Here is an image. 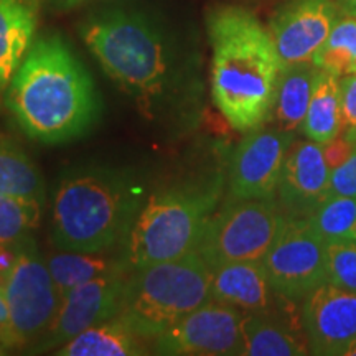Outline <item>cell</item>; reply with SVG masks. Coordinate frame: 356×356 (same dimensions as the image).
Returning <instances> with one entry per match:
<instances>
[{
    "label": "cell",
    "instance_id": "1",
    "mask_svg": "<svg viewBox=\"0 0 356 356\" xmlns=\"http://www.w3.org/2000/svg\"><path fill=\"white\" fill-rule=\"evenodd\" d=\"M79 35L144 118L168 121L195 113L200 83L193 60L154 17L113 8L84 20Z\"/></svg>",
    "mask_w": 356,
    "mask_h": 356
},
{
    "label": "cell",
    "instance_id": "2",
    "mask_svg": "<svg viewBox=\"0 0 356 356\" xmlns=\"http://www.w3.org/2000/svg\"><path fill=\"white\" fill-rule=\"evenodd\" d=\"M7 104L26 136L51 145L78 139L101 113L92 78L58 35L32 44L13 74Z\"/></svg>",
    "mask_w": 356,
    "mask_h": 356
},
{
    "label": "cell",
    "instance_id": "3",
    "mask_svg": "<svg viewBox=\"0 0 356 356\" xmlns=\"http://www.w3.org/2000/svg\"><path fill=\"white\" fill-rule=\"evenodd\" d=\"M211 43V97L239 132L266 126L273 111L282 63L269 30L241 7L208 13Z\"/></svg>",
    "mask_w": 356,
    "mask_h": 356
},
{
    "label": "cell",
    "instance_id": "4",
    "mask_svg": "<svg viewBox=\"0 0 356 356\" xmlns=\"http://www.w3.org/2000/svg\"><path fill=\"white\" fill-rule=\"evenodd\" d=\"M144 203V186L127 170L74 168L53 195V239L63 251L106 252L124 243Z\"/></svg>",
    "mask_w": 356,
    "mask_h": 356
},
{
    "label": "cell",
    "instance_id": "5",
    "mask_svg": "<svg viewBox=\"0 0 356 356\" xmlns=\"http://www.w3.org/2000/svg\"><path fill=\"white\" fill-rule=\"evenodd\" d=\"M225 181V173L213 172L150 195L121 244L127 273L197 251Z\"/></svg>",
    "mask_w": 356,
    "mask_h": 356
},
{
    "label": "cell",
    "instance_id": "6",
    "mask_svg": "<svg viewBox=\"0 0 356 356\" xmlns=\"http://www.w3.org/2000/svg\"><path fill=\"white\" fill-rule=\"evenodd\" d=\"M211 300V267L197 251L129 273L115 318L144 340Z\"/></svg>",
    "mask_w": 356,
    "mask_h": 356
},
{
    "label": "cell",
    "instance_id": "7",
    "mask_svg": "<svg viewBox=\"0 0 356 356\" xmlns=\"http://www.w3.org/2000/svg\"><path fill=\"white\" fill-rule=\"evenodd\" d=\"M284 221L277 200L228 197L211 215L197 252L211 269L234 261H262Z\"/></svg>",
    "mask_w": 356,
    "mask_h": 356
},
{
    "label": "cell",
    "instance_id": "8",
    "mask_svg": "<svg viewBox=\"0 0 356 356\" xmlns=\"http://www.w3.org/2000/svg\"><path fill=\"white\" fill-rule=\"evenodd\" d=\"M3 293L20 348L42 340L56 317L61 297L32 238L20 243L19 259Z\"/></svg>",
    "mask_w": 356,
    "mask_h": 356
},
{
    "label": "cell",
    "instance_id": "9",
    "mask_svg": "<svg viewBox=\"0 0 356 356\" xmlns=\"http://www.w3.org/2000/svg\"><path fill=\"white\" fill-rule=\"evenodd\" d=\"M262 264L274 292L289 300L305 299L307 293L327 282L325 241L309 218L286 216Z\"/></svg>",
    "mask_w": 356,
    "mask_h": 356
},
{
    "label": "cell",
    "instance_id": "10",
    "mask_svg": "<svg viewBox=\"0 0 356 356\" xmlns=\"http://www.w3.org/2000/svg\"><path fill=\"white\" fill-rule=\"evenodd\" d=\"M244 314L210 300L155 337L154 353L167 356H236L244 353Z\"/></svg>",
    "mask_w": 356,
    "mask_h": 356
},
{
    "label": "cell",
    "instance_id": "11",
    "mask_svg": "<svg viewBox=\"0 0 356 356\" xmlns=\"http://www.w3.org/2000/svg\"><path fill=\"white\" fill-rule=\"evenodd\" d=\"M293 136L277 127L249 131L234 149L228 172V197L275 200L280 173Z\"/></svg>",
    "mask_w": 356,
    "mask_h": 356
},
{
    "label": "cell",
    "instance_id": "12",
    "mask_svg": "<svg viewBox=\"0 0 356 356\" xmlns=\"http://www.w3.org/2000/svg\"><path fill=\"white\" fill-rule=\"evenodd\" d=\"M127 277V270H114L71 289L61 297L51 327L35 348H58L92 325L118 317L122 309Z\"/></svg>",
    "mask_w": 356,
    "mask_h": 356
},
{
    "label": "cell",
    "instance_id": "13",
    "mask_svg": "<svg viewBox=\"0 0 356 356\" xmlns=\"http://www.w3.org/2000/svg\"><path fill=\"white\" fill-rule=\"evenodd\" d=\"M338 19L333 0H287L269 22V33L284 66L312 63Z\"/></svg>",
    "mask_w": 356,
    "mask_h": 356
},
{
    "label": "cell",
    "instance_id": "14",
    "mask_svg": "<svg viewBox=\"0 0 356 356\" xmlns=\"http://www.w3.org/2000/svg\"><path fill=\"white\" fill-rule=\"evenodd\" d=\"M302 322L312 355L345 356L356 341V291L320 284L304 299Z\"/></svg>",
    "mask_w": 356,
    "mask_h": 356
},
{
    "label": "cell",
    "instance_id": "15",
    "mask_svg": "<svg viewBox=\"0 0 356 356\" xmlns=\"http://www.w3.org/2000/svg\"><path fill=\"white\" fill-rule=\"evenodd\" d=\"M332 170L322 145L314 140L292 142L277 188V204L289 218H309L330 197Z\"/></svg>",
    "mask_w": 356,
    "mask_h": 356
},
{
    "label": "cell",
    "instance_id": "16",
    "mask_svg": "<svg viewBox=\"0 0 356 356\" xmlns=\"http://www.w3.org/2000/svg\"><path fill=\"white\" fill-rule=\"evenodd\" d=\"M274 293L262 261H234L211 269V300L256 314L267 312Z\"/></svg>",
    "mask_w": 356,
    "mask_h": 356
},
{
    "label": "cell",
    "instance_id": "17",
    "mask_svg": "<svg viewBox=\"0 0 356 356\" xmlns=\"http://www.w3.org/2000/svg\"><path fill=\"white\" fill-rule=\"evenodd\" d=\"M38 24L35 0H0V91L32 48Z\"/></svg>",
    "mask_w": 356,
    "mask_h": 356
},
{
    "label": "cell",
    "instance_id": "18",
    "mask_svg": "<svg viewBox=\"0 0 356 356\" xmlns=\"http://www.w3.org/2000/svg\"><path fill=\"white\" fill-rule=\"evenodd\" d=\"M317 74L318 68L314 63L284 66L269 118L274 127L292 136L302 131Z\"/></svg>",
    "mask_w": 356,
    "mask_h": 356
},
{
    "label": "cell",
    "instance_id": "19",
    "mask_svg": "<svg viewBox=\"0 0 356 356\" xmlns=\"http://www.w3.org/2000/svg\"><path fill=\"white\" fill-rule=\"evenodd\" d=\"M144 338L119 322L108 320L86 328L60 346L56 355L61 356H137L145 355Z\"/></svg>",
    "mask_w": 356,
    "mask_h": 356
},
{
    "label": "cell",
    "instance_id": "20",
    "mask_svg": "<svg viewBox=\"0 0 356 356\" xmlns=\"http://www.w3.org/2000/svg\"><path fill=\"white\" fill-rule=\"evenodd\" d=\"M244 353L248 356H300L309 355V343H304L296 332L266 312H256L243 317L241 323Z\"/></svg>",
    "mask_w": 356,
    "mask_h": 356
},
{
    "label": "cell",
    "instance_id": "21",
    "mask_svg": "<svg viewBox=\"0 0 356 356\" xmlns=\"http://www.w3.org/2000/svg\"><path fill=\"white\" fill-rule=\"evenodd\" d=\"M343 131L340 78L318 68L302 132L307 139L325 144Z\"/></svg>",
    "mask_w": 356,
    "mask_h": 356
},
{
    "label": "cell",
    "instance_id": "22",
    "mask_svg": "<svg viewBox=\"0 0 356 356\" xmlns=\"http://www.w3.org/2000/svg\"><path fill=\"white\" fill-rule=\"evenodd\" d=\"M101 254L102 252H74L61 249V252L53 254L47 261L60 297L68 293L71 289L101 275L114 270H126L119 257L113 259V257H102Z\"/></svg>",
    "mask_w": 356,
    "mask_h": 356
},
{
    "label": "cell",
    "instance_id": "23",
    "mask_svg": "<svg viewBox=\"0 0 356 356\" xmlns=\"http://www.w3.org/2000/svg\"><path fill=\"white\" fill-rule=\"evenodd\" d=\"M0 195L44 203V181L37 165L13 142L0 139Z\"/></svg>",
    "mask_w": 356,
    "mask_h": 356
},
{
    "label": "cell",
    "instance_id": "24",
    "mask_svg": "<svg viewBox=\"0 0 356 356\" xmlns=\"http://www.w3.org/2000/svg\"><path fill=\"white\" fill-rule=\"evenodd\" d=\"M317 68L338 78L356 73V19L343 13L338 17L323 47L312 60Z\"/></svg>",
    "mask_w": 356,
    "mask_h": 356
},
{
    "label": "cell",
    "instance_id": "25",
    "mask_svg": "<svg viewBox=\"0 0 356 356\" xmlns=\"http://www.w3.org/2000/svg\"><path fill=\"white\" fill-rule=\"evenodd\" d=\"M325 243L356 241V198L330 195L309 216Z\"/></svg>",
    "mask_w": 356,
    "mask_h": 356
},
{
    "label": "cell",
    "instance_id": "26",
    "mask_svg": "<svg viewBox=\"0 0 356 356\" xmlns=\"http://www.w3.org/2000/svg\"><path fill=\"white\" fill-rule=\"evenodd\" d=\"M42 203L0 195V244H19L37 228Z\"/></svg>",
    "mask_w": 356,
    "mask_h": 356
},
{
    "label": "cell",
    "instance_id": "27",
    "mask_svg": "<svg viewBox=\"0 0 356 356\" xmlns=\"http://www.w3.org/2000/svg\"><path fill=\"white\" fill-rule=\"evenodd\" d=\"M325 259L328 282L356 291V241L325 243Z\"/></svg>",
    "mask_w": 356,
    "mask_h": 356
},
{
    "label": "cell",
    "instance_id": "28",
    "mask_svg": "<svg viewBox=\"0 0 356 356\" xmlns=\"http://www.w3.org/2000/svg\"><path fill=\"white\" fill-rule=\"evenodd\" d=\"M355 145H356V137L351 136V134L346 131H341L335 139L322 144L325 162H327V165L330 167V170L343 165L346 160L350 159V155L353 154Z\"/></svg>",
    "mask_w": 356,
    "mask_h": 356
},
{
    "label": "cell",
    "instance_id": "29",
    "mask_svg": "<svg viewBox=\"0 0 356 356\" xmlns=\"http://www.w3.org/2000/svg\"><path fill=\"white\" fill-rule=\"evenodd\" d=\"M330 195H345L356 198V145L343 165L333 168L330 177Z\"/></svg>",
    "mask_w": 356,
    "mask_h": 356
},
{
    "label": "cell",
    "instance_id": "30",
    "mask_svg": "<svg viewBox=\"0 0 356 356\" xmlns=\"http://www.w3.org/2000/svg\"><path fill=\"white\" fill-rule=\"evenodd\" d=\"M343 131L356 137V73L340 78Z\"/></svg>",
    "mask_w": 356,
    "mask_h": 356
},
{
    "label": "cell",
    "instance_id": "31",
    "mask_svg": "<svg viewBox=\"0 0 356 356\" xmlns=\"http://www.w3.org/2000/svg\"><path fill=\"white\" fill-rule=\"evenodd\" d=\"M15 348H20V343L17 340L15 330H13L6 293L0 289V353Z\"/></svg>",
    "mask_w": 356,
    "mask_h": 356
},
{
    "label": "cell",
    "instance_id": "32",
    "mask_svg": "<svg viewBox=\"0 0 356 356\" xmlns=\"http://www.w3.org/2000/svg\"><path fill=\"white\" fill-rule=\"evenodd\" d=\"M19 244H0V289H6L15 262L19 259Z\"/></svg>",
    "mask_w": 356,
    "mask_h": 356
},
{
    "label": "cell",
    "instance_id": "33",
    "mask_svg": "<svg viewBox=\"0 0 356 356\" xmlns=\"http://www.w3.org/2000/svg\"><path fill=\"white\" fill-rule=\"evenodd\" d=\"M338 6H340L341 12L356 19V0H338Z\"/></svg>",
    "mask_w": 356,
    "mask_h": 356
},
{
    "label": "cell",
    "instance_id": "34",
    "mask_svg": "<svg viewBox=\"0 0 356 356\" xmlns=\"http://www.w3.org/2000/svg\"><path fill=\"white\" fill-rule=\"evenodd\" d=\"M81 2H84V0H55L56 6H60L63 8L74 7V6H78V3H81Z\"/></svg>",
    "mask_w": 356,
    "mask_h": 356
}]
</instances>
